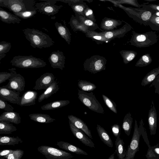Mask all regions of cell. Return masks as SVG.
I'll return each instance as SVG.
<instances>
[{"mask_svg":"<svg viewBox=\"0 0 159 159\" xmlns=\"http://www.w3.org/2000/svg\"><path fill=\"white\" fill-rule=\"evenodd\" d=\"M23 31L30 45L34 48H48L54 44V42L49 36L41 31L26 28Z\"/></svg>","mask_w":159,"mask_h":159,"instance_id":"6da1fadb","label":"cell"},{"mask_svg":"<svg viewBox=\"0 0 159 159\" xmlns=\"http://www.w3.org/2000/svg\"><path fill=\"white\" fill-rule=\"evenodd\" d=\"M141 135L148 146H150L143 119H141L140 121L139 127L138 126L137 120H135L133 136L126 151L125 159H134L136 153L139 151V140Z\"/></svg>","mask_w":159,"mask_h":159,"instance_id":"7a4b0ae2","label":"cell"},{"mask_svg":"<svg viewBox=\"0 0 159 159\" xmlns=\"http://www.w3.org/2000/svg\"><path fill=\"white\" fill-rule=\"evenodd\" d=\"M114 5L123 9L128 16L140 25L148 26L149 21L155 11L146 10L142 8L125 7L121 4L111 2Z\"/></svg>","mask_w":159,"mask_h":159,"instance_id":"3957f363","label":"cell"},{"mask_svg":"<svg viewBox=\"0 0 159 159\" xmlns=\"http://www.w3.org/2000/svg\"><path fill=\"white\" fill-rule=\"evenodd\" d=\"M158 40V36L155 32L139 33L133 31L129 42L130 45L138 48H145L155 44Z\"/></svg>","mask_w":159,"mask_h":159,"instance_id":"277c9868","label":"cell"},{"mask_svg":"<svg viewBox=\"0 0 159 159\" xmlns=\"http://www.w3.org/2000/svg\"><path fill=\"white\" fill-rule=\"evenodd\" d=\"M10 63L12 66L21 68H37L47 65L43 60L32 55L15 56Z\"/></svg>","mask_w":159,"mask_h":159,"instance_id":"5b68a950","label":"cell"},{"mask_svg":"<svg viewBox=\"0 0 159 159\" xmlns=\"http://www.w3.org/2000/svg\"><path fill=\"white\" fill-rule=\"evenodd\" d=\"M35 0H0V7H5L13 13L36 10Z\"/></svg>","mask_w":159,"mask_h":159,"instance_id":"8992f818","label":"cell"},{"mask_svg":"<svg viewBox=\"0 0 159 159\" xmlns=\"http://www.w3.org/2000/svg\"><path fill=\"white\" fill-rule=\"evenodd\" d=\"M78 98L81 102L91 110L98 113L104 114L103 108L93 93L78 90Z\"/></svg>","mask_w":159,"mask_h":159,"instance_id":"52a82bcc","label":"cell"},{"mask_svg":"<svg viewBox=\"0 0 159 159\" xmlns=\"http://www.w3.org/2000/svg\"><path fill=\"white\" fill-rule=\"evenodd\" d=\"M107 60L102 56L95 55L86 59L83 64L84 69L95 74L106 70Z\"/></svg>","mask_w":159,"mask_h":159,"instance_id":"ba28073f","label":"cell"},{"mask_svg":"<svg viewBox=\"0 0 159 159\" xmlns=\"http://www.w3.org/2000/svg\"><path fill=\"white\" fill-rule=\"evenodd\" d=\"M37 150L47 159H70L74 157L69 152L48 146H40Z\"/></svg>","mask_w":159,"mask_h":159,"instance_id":"9c48e42d","label":"cell"},{"mask_svg":"<svg viewBox=\"0 0 159 159\" xmlns=\"http://www.w3.org/2000/svg\"><path fill=\"white\" fill-rule=\"evenodd\" d=\"M42 2L36 3L35 5L36 10L40 13L48 16H53L58 13L63 6L55 4L58 0H40Z\"/></svg>","mask_w":159,"mask_h":159,"instance_id":"30bf717a","label":"cell"},{"mask_svg":"<svg viewBox=\"0 0 159 159\" xmlns=\"http://www.w3.org/2000/svg\"><path fill=\"white\" fill-rule=\"evenodd\" d=\"M123 21L125 24L121 28L111 31L101 32V33L110 42L115 38L123 37L127 33L131 30L132 28L128 23Z\"/></svg>","mask_w":159,"mask_h":159,"instance_id":"8fae6325","label":"cell"},{"mask_svg":"<svg viewBox=\"0 0 159 159\" xmlns=\"http://www.w3.org/2000/svg\"><path fill=\"white\" fill-rule=\"evenodd\" d=\"M8 81L7 85L2 87L20 92L24 90L25 84V79L20 74L17 73Z\"/></svg>","mask_w":159,"mask_h":159,"instance_id":"7c38bea8","label":"cell"},{"mask_svg":"<svg viewBox=\"0 0 159 159\" xmlns=\"http://www.w3.org/2000/svg\"><path fill=\"white\" fill-rule=\"evenodd\" d=\"M20 92L0 87V98L11 103L20 105L21 97Z\"/></svg>","mask_w":159,"mask_h":159,"instance_id":"4fadbf2b","label":"cell"},{"mask_svg":"<svg viewBox=\"0 0 159 159\" xmlns=\"http://www.w3.org/2000/svg\"><path fill=\"white\" fill-rule=\"evenodd\" d=\"M66 57L63 52L57 50L52 52L48 58V61L53 68L61 70L65 67Z\"/></svg>","mask_w":159,"mask_h":159,"instance_id":"5bb4252c","label":"cell"},{"mask_svg":"<svg viewBox=\"0 0 159 159\" xmlns=\"http://www.w3.org/2000/svg\"><path fill=\"white\" fill-rule=\"evenodd\" d=\"M55 77L52 73H44L36 80L33 89L35 90L46 89L55 81Z\"/></svg>","mask_w":159,"mask_h":159,"instance_id":"9a60e30c","label":"cell"},{"mask_svg":"<svg viewBox=\"0 0 159 159\" xmlns=\"http://www.w3.org/2000/svg\"><path fill=\"white\" fill-rule=\"evenodd\" d=\"M69 122L70 129L76 138L85 146L90 148H95L93 142L82 130L75 127L69 120Z\"/></svg>","mask_w":159,"mask_h":159,"instance_id":"2e32d148","label":"cell"},{"mask_svg":"<svg viewBox=\"0 0 159 159\" xmlns=\"http://www.w3.org/2000/svg\"><path fill=\"white\" fill-rule=\"evenodd\" d=\"M148 124L150 134L155 135L157 126V114L153 101H152L150 108L148 113Z\"/></svg>","mask_w":159,"mask_h":159,"instance_id":"e0dca14e","label":"cell"},{"mask_svg":"<svg viewBox=\"0 0 159 159\" xmlns=\"http://www.w3.org/2000/svg\"><path fill=\"white\" fill-rule=\"evenodd\" d=\"M38 93L35 91L29 90L25 92L21 97L20 106H29L36 104Z\"/></svg>","mask_w":159,"mask_h":159,"instance_id":"ac0fdd59","label":"cell"},{"mask_svg":"<svg viewBox=\"0 0 159 159\" xmlns=\"http://www.w3.org/2000/svg\"><path fill=\"white\" fill-rule=\"evenodd\" d=\"M122 21V20H120L105 17L102 20L100 24V28L104 31H111L121 25Z\"/></svg>","mask_w":159,"mask_h":159,"instance_id":"d6986e66","label":"cell"},{"mask_svg":"<svg viewBox=\"0 0 159 159\" xmlns=\"http://www.w3.org/2000/svg\"><path fill=\"white\" fill-rule=\"evenodd\" d=\"M68 117L69 120L75 127L82 130L88 137L93 139L90 130L83 120L73 115H69Z\"/></svg>","mask_w":159,"mask_h":159,"instance_id":"ffe728a7","label":"cell"},{"mask_svg":"<svg viewBox=\"0 0 159 159\" xmlns=\"http://www.w3.org/2000/svg\"><path fill=\"white\" fill-rule=\"evenodd\" d=\"M21 117L19 113L16 112L5 111L0 116V121L18 124L21 123Z\"/></svg>","mask_w":159,"mask_h":159,"instance_id":"44dd1931","label":"cell"},{"mask_svg":"<svg viewBox=\"0 0 159 159\" xmlns=\"http://www.w3.org/2000/svg\"><path fill=\"white\" fill-rule=\"evenodd\" d=\"M0 20L2 22L7 24H19L21 20L16 16L4 10L0 7Z\"/></svg>","mask_w":159,"mask_h":159,"instance_id":"7402d4cb","label":"cell"},{"mask_svg":"<svg viewBox=\"0 0 159 159\" xmlns=\"http://www.w3.org/2000/svg\"><path fill=\"white\" fill-rule=\"evenodd\" d=\"M56 144L62 149L77 154L88 155L86 152L81 149L67 142L60 141L57 142Z\"/></svg>","mask_w":159,"mask_h":159,"instance_id":"603a6c76","label":"cell"},{"mask_svg":"<svg viewBox=\"0 0 159 159\" xmlns=\"http://www.w3.org/2000/svg\"><path fill=\"white\" fill-rule=\"evenodd\" d=\"M54 24L59 34L68 45H70L71 41V34L69 29L66 25H63L58 22H56Z\"/></svg>","mask_w":159,"mask_h":159,"instance_id":"cb8c5ba5","label":"cell"},{"mask_svg":"<svg viewBox=\"0 0 159 159\" xmlns=\"http://www.w3.org/2000/svg\"><path fill=\"white\" fill-rule=\"evenodd\" d=\"M59 88L57 83L56 81L52 83L38 98V101L40 102L45 99H47L53 94L56 93Z\"/></svg>","mask_w":159,"mask_h":159,"instance_id":"d4e9b609","label":"cell"},{"mask_svg":"<svg viewBox=\"0 0 159 159\" xmlns=\"http://www.w3.org/2000/svg\"><path fill=\"white\" fill-rule=\"evenodd\" d=\"M69 24L71 29L75 32L80 31L85 34L89 30L82 22L80 21L79 22L73 15H71Z\"/></svg>","mask_w":159,"mask_h":159,"instance_id":"484cf974","label":"cell"},{"mask_svg":"<svg viewBox=\"0 0 159 159\" xmlns=\"http://www.w3.org/2000/svg\"><path fill=\"white\" fill-rule=\"evenodd\" d=\"M29 116L31 120L41 123H49L56 120L50 115L45 114L34 113L29 114Z\"/></svg>","mask_w":159,"mask_h":159,"instance_id":"4316f807","label":"cell"},{"mask_svg":"<svg viewBox=\"0 0 159 159\" xmlns=\"http://www.w3.org/2000/svg\"><path fill=\"white\" fill-rule=\"evenodd\" d=\"M96 129L98 135L102 141L108 147L112 148V141L107 132L103 127L98 125H97Z\"/></svg>","mask_w":159,"mask_h":159,"instance_id":"83f0119b","label":"cell"},{"mask_svg":"<svg viewBox=\"0 0 159 159\" xmlns=\"http://www.w3.org/2000/svg\"><path fill=\"white\" fill-rule=\"evenodd\" d=\"M85 34L87 37L95 41L97 44L110 42L104 37L101 32H98L95 31L89 30Z\"/></svg>","mask_w":159,"mask_h":159,"instance_id":"f1b7e54d","label":"cell"},{"mask_svg":"<svg viewBox=\"0 0 159 159\" xmlns=\"http://www.w3.org/2000/svg\"><path fill=\"white\" fill-rule=\"evenodd\" d=\"M70 103L68 100H60L54 101L42 106L41 108L43 110H54L64 107Z\"/></svg>","mask_w":159,"mask_h":159,"instance_id":"f546056e","label":"cell"},{"mask_svg":"<svg viewBox=\"0 0 159 159\" xmlns=\"http://www.w3.org/2000/svg\"><path fill=\"white\" fill-rule=\"evenodd\" d=\"M84 0H79L77 2L72 4L70 6L75 16V17L78 20V17L81 16L84 17V11L88 6L85 2H84Z\"/></svg>","mask_w":159,"mask_h":159,"instance_id":"4dcf8cb0","label":"cell"},{"mask_svg":"<svg viewBox=\"0 0 159 159\" xmlns=\"http://www.w3.org/2000/svg\"><path fill=\"white\" fill-rule=\"evenodd\" d=\"M115 146L116 153L118 159H125L126 151L124 147V143L120 137L116 138Z\"/></svg>","mask_w":159,"mask_h":159,"instance_id":"1f68e13d","label":"cell"},{"mask_svg":"<svg viewBox=\"0 0 159 159\" xmlns=\"http://www.w3.org/2000/svg\"><path fill=\"white\" fill-rule=\"evenodd\" d=\"M23 142V141L19 137L0 136V145H12Z\"/></svg>","mask_w":159,"mask_h":159,"instance_id":"d6a6232c","label":"cell"},{"mask_svg":"<svg viewBox=\"0 0 159 159\" xmlns=\"http://www.w3.org/2000/svg\"><path fill=\"white\" fill-rule=\"evenodd\" d=\"M159 75V66L148 73L142 80L141 85L145 86L150 84Z\"/></svg>","mask_w":159,"mask_h":159,"instance_id":"836d02e7","label":"cell"},{"mask_svg":"<svg viewBox=\"0 0 159 159\" xmlns=\"http://www.w3.org/2000/svg\"><path fill=\"white\" fill-rule=\"evenodd\" d=\"M133 121V118L130 112L125 116L122 125V128L128 136L130 134Z\"/></svg>","mask_w":159,"mask_h":159,"instance_id":"e575fe53","label":"cell"},{"mask_svg":"<svg viewBox=\"0 0 159 159\" xmlns=\"http://www.w3.org/2000/svg\"><path fill=\"white\" fill-rule=\"evenodd\" d=\"M17 129L12 124L0 121V134H10L16 131Z\"/></svg>","mask_w":159,"mask_h":159,"instance_id":"d590c367","label":"cell"},{"mask_svg":"<svg viewBox=\"0 0 159 159\" xmlns=\"http://www.w3.org/2000/svg\"><path fill=\"white\" fill-rule=\"evenodd\" d=\"M124 64H127L133 60L137 55V52L131 50H122L120 52Z\"/></svg>","mask_w":159,"mask_h":159,"instance_id":"8d00e7d4","label":"cell"},{"mask_svg":"<svg viewBox=\"0 0 159 159\" xmlns=\"http://www.w3.org/2000/svg\"><path fill=\"white\" fill-rule=\"evenodd\" d=\"M78 20L79 22L81 21L88 28L89 30L94 31L96 29H99L101 31V32L104 31L99 28L97 23L85 17L81 16H79Z\"/></svg>","mask_w":159,"mask_h":159,"instance_id":"74e56055","label":"cell"},{"mask_svg":"<svg viewBox=\"0 0 159 159\" xmlns=\"http://www.w3.org/2000/svg\"><path fill=\"white\" fill-rule=\"evenodd\" d=\"M78 85L81 90L84 92L92 91L97 88L96 86L94 84L82 80L79 81Z\"/></svg>","mask_w":159,"mask_h":159,"instance_id":"f35d334b","label":"cell"},{"mask_svg":"<svg viewBox=\"0 0 159 159\" xmlns=\"http://www.w3.org/2000/svg\"><path fill=\"white\" fill-rule=\"evenodd\" d=\"M152 61L150 54L146 53L141 56L135 64L136 67H143L149 65Z\"/></svg>","mask_w":159,"mask_h":159,"instance_id":"ab89813d","label":"cell"},{"mask_svg":"<svg viewBox=\"0 0 159 159\" xmlns=\"http://www.w3.org/2000/svg\"><path fill=\"white\" fill-rule=\"evenodd\" d=\"M10 43L5 41L0 42V61L6 56V53L8 52L11 48Z\"/></svg>","mask_w":159,"mask_h":159,"instance_id":"60d3db41","label":"cell"},{"mask_svg":"<svg viewBox=\"0 0 159 159\" xmlns=\"http://www.w3.org/2000/svg\"><path fill=\"white\" fill-rule=\"evenodd\" d=\"M16 69L15 68H12L9 69L10 72H0V84L5 82L7 80H9L16 74Z\"/></svg>","mask_w":159,"mask_h":159,"instance_id":"b9f144b4","label":"cell"},{"mask_svg":"<svg viewBox=\"0 0 159 159\" xmlns=\"http://www.w3.org/2000/svg\"><path fill=\"white\" fill-rule=\"evenodd\" d=\"M102 1H109L111 2H113L120 4H128L138 8H140L142 7V4H139L137 0H102Z\"/></svg>","mask_w":159,"mask_h":159,"instance_id":"7bdbcfd3","label":"cell"},{"mask_svg":"<svg viewBox=\"0 0 159 159\" xmlns=\"http://www.w3.org/2000/svg\"><path fill=\"white\" fill-rule=\"evenodd\" d=\"M102 97L104 102L107 107L114 113H117L116 105V103L104 94L102 95Z\"/></svg>","mask_w":159,"mask_h":159,"instance_id":"ee69618b","label":"cell"},{"mask_svg":"<svg viewBox=\"0 0 159 159\" xmlns=\"http://www.w3.org/2000/svg\"><path fill=\"white\" fill-rule=\"evenodd\" d=\"M154 14L149 21L148 25L152 30L159 31V17Z\"/></svg>","mask_w":159,"mask_h":159,"instance_id":"f6af8a7d","label":"cell"},{"mask_svg":"<svg viewBox=\"0 0 159 159\" xmlns=\"http://www.w3.org/2000/svg\"><path fill=\"white\" fill-rule=\"evenodd\" d=\"M37 11H25L18 13H13L14 15L16 16L19 18L25 19L30 18L34 16L36 14Z\"/></svg>","mask_w":159,"mask_h":159,"instance_id":"bcb514c9","label":"cell"},{"mask_svg":"<svg viewBox=\"0 0 159 159\" xmlns=\"http://www.w3.org/2000/svg\"><path fill=\"white\" fill-rule=\"evenodd\" d=\"M24 153V152L22 150H14L12 152L8 155L7 159H21Z\"/></svg>","mask_w":159,"mask_h":159,"instance_id":"7dc6e473","label":"cell"},{"mask_svg":"<svg viewBox=\"0 0 159 159\" xmlns=\"http://www.w3.org/2000/svg\"><path fill=\"white\" fill-rule=\"evenodd\" d=\"M0 109L4 110L5 111L13 112L14 108L6 101L0 98Z\"/></svg>","mask_w":159,"mask_h":159,"instance_id":"c3c4849f","label":"cell"},{"mask_svg":"<svg viewBox=\"0 0 159 159\" xmlns=\"http://www.w3.org/2000/svg\"><path fill=\"white\" fill-rule=\"evenodd\" d=\"M84 13L85 18L96 23V19L93 11L88 6L84 10Z\"/></svg>","mask_w":159,"mask_h":159,"instance_id":"681fc988","label":"cell"},{"mask_svg":"<svg viewBox=\"0 0 159 159\" xmlns=\"http://www.w3.org/2000/svg\"><path fill=\"white\" fill-rule=\"evenodd\" d=\"M145 3L142 4L141 8L147 10L151 11H159V5Z\"/></svg>","mask_w":159,"mask_h":159,"instance_id":"f907efd6","label":"cell"},{"mask_svg":"<svg viewBox=\"0 0 159 159\" xmlns=\"http://www.w3.org/2000/svg\"><path fill=\"white\" fill-rule=\"evenodd\" d=\"M111 129L112 133L116 138L120 136V128L119 125L114 124L111 126Z\"/></svg>","mask_w":159,"mask_h":159,"instance_id":"816d5d0a","label":"cell"},{"mask_svg":"<svg viewBox=\"0 0 159 159\" xmlns=\"http://www.w3.org/2000/svg\"><path fill=\"white\" fill-rule=\"evenodd\" d=\"M154 86L155 88V93L159 94V75H158L150 85L149 88Z\"/></svg>","mask_w":159,"mask_h":159,"instance_id":"f5cc1de1","label":"cell"},{"mask_svg":"<svg viewBox=\"0 0 159 159\" xmlns=\"http://www.w3.org/2000/svg\"><path fill=\"white\" fill-rule=\"evenodd\" d=\"M14 150L12 149H7L1 150L0 151V157H4L7 159L8 155L13 152Z\"/></svg>","mask_w":159,"mask_h":159,"instance_id":"db71d44e","label":"cell"},{"mask_svg":"<svg viewBox=\"0 0 159 159\" xmlns=\"http://www.w3.org/2000/svg\"><path fill=\"white\" fill-rule=\"evenodd\" d=\"M115 153L112 154L107 159H115Z\"/></svg>","mask_w":159,"mask_h":159,"instance_id":"11a10c76","label":"cell"},{"mask_svg":"<svg viewBox=\"0 0 159 159\" xmlns=\"http://www.w3.org/2000/svg\"><path fill=\"white\" fill-rule=\"evenodd\" d=\"M154 14L155 15L159 17V11H155Z\"/></svg>","mask_w":159,"mask_h":159,"instance_id":"9f6ffc18","label":"cell"},{"mask_svg":"<svg viewBox=\"0 0 159 159\" xmlns=\"http://www.w3.org/2000/svg\"><path fill=\"white\" fill-rule=\"evenodd\" d=\"M144 1H147L148 2H153L157 1V0H144Z\"/></svg>","mask_w":159,"mask_h":159,"instance_id":"6f0895ef","label":"cell"},{"mask_svg":"<svg viewBox=\"0 0 159 159\" xmlns=\"http://www.w3.org/2000/svg\"><path fill=\"white\" fill-rule=\"evenodd\" d=\"M84 1H86L89 3H90L92 2L93 1V0H84Z\"/></svg>","mask_w":159,"mask_h":159,"instance_id":"680465c9","label":"cell"},{"mask_svg":"<svg viewBox=\"0 0 159 159\" xmlns=\"http://www.w3.org/2000/svg\"><path fill=\"white\" fill-rule=\"evenodd\" d=\"M0 159H5V158L4 157H0Z\"/></svg>","mask_w":159,"mask_h":159,"instance_id":"91938a15","label":"cell"},{"mask_svg":"<svg viewBox=\"0 0 159 159\" xmlns=\"http://www.w3.org/2000/svg\"></svg>","mask_w":159,"mask_h":159,"instance_id":"94428289","label":"cell"}]
</instances>
